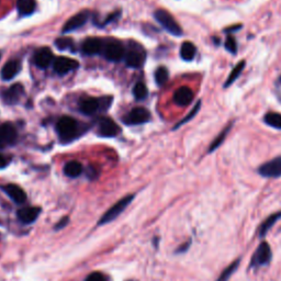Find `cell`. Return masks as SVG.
<instances>
[{
	"instance_id": "obj_1",
	"label": "cell",
	"mask_w": 281,
	"mask_h": 281,
	"mask_svg": "<svg viewBox=\"0 0 281 281\" xmlns=\"http://www.w3.org/2000/svg\"><path fill=\"white\" fill-rule=\"evenodd\" d=\"M56 130L62 140L69 142L78 135L79 126L77 121L70 117H63L56 125Z\"/></svg>"
},
{
	"instance_id": "obj_2",
	"label": "cell",
	"mask_w": 281,
	"mask_h": 281,
	"mask_svg": "<svg viewBox=\"0 0 281 281\" xmlns=\"http://www.w3.org/2000/svg\"><path fill=\"white\" fill-rule=\"evenodd\" d=\"M155 19L157 20V22L162 25V27L169 32L170 34L175 35V36H181L182 35V29L178 22L175 20L174 17H172L168 11L163 10V9H158L155 11Z\"/></svg>"
},
{
	"instance_id": "obj_3",
	"label": "cell",
	"mask_w": 281,
	"mask_h": 281,
	"mask_svg": "<svg viewBox=\"0 0 281 281\" xmlns=\"http://www.w3.org/2000/svg\"><path fill=\"white\" fill-rule=\"evenodd\" d=\"M133 198H134L133 195L126 196V197L122 198L121 200H119L116 204H113V206L109 210H108L104 215L101 216L99 222H98V224L99 225H105V224H107V223H110L113 220H116V218H118V216L123 212L124 209L131 203V201L133 200Z\"/></svg>"
},
{
	"instance_id": "obj_4",
	"label": "cell",
	"mask_w": 281,
	"mask_h": 281,
	"mask_svg": "<svg viewBox=\"0 0 281 281\" xmlns=\"http://www.w3.org/2000/svg\"><path fill=\"white\" fill-rule=\"evenodd\" d=\"M105 57L108 61L111 62H119L124 57L125 51L123 44L119 42L118 40H107L104 43V50H102Z\"/></svg>"
},
{
	"instance_id": "obj_5",
	"label": "cell",
	"mask_w": 281,
	"mask_h": 281,
	"mask_svg": "<svg viewBox=\"0 0 281 281\" xmlns=\"http://www.w3.org/2000/svg\"><path fill=\"white\" fill-rule=\"evenodd\" d=\"M272 257V253H271V248L269 246L268 243L264 242L258 246V248L256 250V252L254 253L252 260H251V268H257L267 266L268 264L270 263Z\"/></svg>"
},
{
	"instance_id": "obj_6",
	"label": "cell",
	"mask_w": 281,
	"mask_h": 281,
	"mask_svg": "<svg viewBox=\"0 0 281 281\" xmlns=\"http://www.w3.org/2000/svg\"><path fill=\"white\" fill-rule=\"evenodd\" d=\"M258 172L260 176L265 178L281 177V156H278L261 165L258 168Z\"/></svg>"
},
{
	"instance_id": "obj_7",
	"label": "cell",
	"mask_w": 281,
	"mask_h": 281,
	"mask_svg": "<svg viewBox=\"0 0 281 281\" xmlns=\"http://www.w3.org/2000/svg\"><path fill=\"white\" fill-rule=\"evenodd\" d=\"M151 119V113L145 108H134L129 113L126 114L123 119V122L125 124H142L148 122Z\"/></svg>"
},
{
	"instance_id": "obj_8",
	"label": "cell",
	"mask_w": 281,
	"mask_h": 281,
	"mask_svg": "<svg viewBox=\"0 0 281 281\" xmlns=\"http://www.w3.org/2000/svg\"><path fill=\"white\" fill-rule=\"evenodd\" d=\"M18 137V133L14 124L9 122L0 124V148H6L14 144Z\"/></svg>"
},
{
	"instance_id": "obj_9",
	"label": "cell",
	"mask_w": 281,
	"mask_h": 281,
	"mask_svg": "<svg viewBox=\"0 0 281 281\" xmlns=\"http://www.w3.org/2000/svg\"><path fill=\"white\" fill-rule=\"evenodd\" d=\"M78 67V62L69 57L65 56H60L54 60L53 62V68L54 72L59 75H65L72 70L76 69Z\"/></svg>"
},
{
	"instance_id": "obj_10",
	"label": "cell",
	"mask_w": 281,
	"mask_h": 281,
	"mask_svg": "<svg viewBox=\"0 0 281 281\" xmlns=\"http://www.w3.org/2000/svg\"><path fill=\"white\" fill-rule=\"evenodd\" d=\"M145 56H146V54L142 48L131 49L125 55L126 65L132 68L142 67L145 62Z\"/></svg>"
},
{
	"instance_id": "obj_11",
	"label": "cell",
	"mask_w": 281,
	"mask_h": 281,
	"mask_svg": "<svg viewBox=\"0 0 281 281\" xmlns=\"http://www.w3.org/2000/svg\"><path fill=\"white\" fill-rule=\"evenodd\" d=\"M89 16H90L89 15V11H81L79 14L72 17L65 23V25H64L63 32L64 33H67V32H72L81 28L82 25H85L86 22L88 21Z\"/></svg>"
},
{
	"instance_id": "obj_12",
	"label": "cell",
	"mask_w": 281,
	"mask_h": 281,
	"mask_svg": "<svg viewBox=\"0 0 281 281\" xmlns=\"http://www.w3.org/2000/svg\"><path fill=\"white\" fill-rule=\"evenodd\" d=\"M195 95L194 91L191 90L189 87H180L179 89H177L174 93V102L179 107H187L189 106L191 102L194 101Z\"/></svg>"
},
{
	"instance_id": "obj_13",
	"label": "cell",
	"mask_w": 281,
	"mask_h": 281,
	"mask_svg": "<svg viewBox=\"0 0 281 281\" xmlns=\"http://www.w3.org/2000/svg\"><path fill=\"white\" fill-rule=\"evenodd\" d=\"M98 132L101 136L105 137H113L120 132L118 124L110 118H104L98 126Z\"/></svg>"
},
{
	"instance_id": "obj_14",
	"label": "cell",
	"mask_w": 281,
	"mask_h": 281,
	"mask_svg": "<svg viewBox=\"0 0 281 281\" xmlns=\"http://www.w3.org/2000/svg\"><path fill=\"white\" fill-rule=\"evenodd\" d=\"M54 62L53 52L49 48L40 49L34 55V63L37 67L46 68L51 65V63Z\"/></svg>"
},
{
	"instance_id": "obj_15",
	"label": "cell",
	"mask_w": 281,
	"mask_h": 281,
	"mask_svg": "<svg viewBox=\"0 0 281 281\" xmlns=\"http://www.w3.org/2000/svg\"><path fill=\"white\" fill-rule=\"evenodd\" d=\"M104 41L98 37H89L82 43V52L86 55H97L104 50Z\"/></svg>"
},
{
	"instance_id": "obj_16",
	"label": "cell",
	"mask_w": 281,
	"mask_h": 281,
	"mask_svg": "<svg viewBox=\"0 0 281 281\" xmlns=\"http://www.w3.org/2000/svg\"><path fill=\"white\" fill-rule=\"evenodd\" d=\"M24 92V88L20 84H16L14 86H11L7 90L4 91L3 93V99L8 105H14L21 99Z\"/></svg>"
},
{
	"instance_id": "obj_17",
	"label": "cell",
	"mask_w": 281,
	"mask_h": 281,
	"mask_svg": "<svg viewBox=\"0 0 281 281\" xmlns=\"http://www.w3.org/2000/svg\"><path fill=\"white\" fill-rule=\"evenodd\" d=\"M40 208L27 207L19 210L17 212V216L19 220L24 223V224H31V223H33L37 219V216L40 215Z\"/></svg>"
},
{
	"instance_id": "obj_18",
	"label": "cell",
	"mask_w": 281,
	"mask_h": 281,
	"mask_svg": "<svg viewBox=\"0 0 281 281\" xmlns=\"http://www.w3.org/2000/svg\"><path fill=\"white\" fill-rule=\"evenodd\" d=\"M102 110L101 107V98L97 99V98H85L82 99L79 102V110L84 113L87 114V116H90V114H93L95 112H97L98 109Z\"/></svg>"
},
{
	"instance_id": "obj_19",
	"label": "cell",
	"mask_w": 281,
	"mask_h": 281,
	"mask_svg": "<svg viewBox=\"0 0 281 281\" xmlns=\"http://www.w3.org/2000/svg\"><path fill=\"white\" fill-rule=\"evenodd\" d=\"M21 70V63L17 60L9 61L5 64V66L2 69V78L4 80H11L20 73Z\"/></svg>"
},
{
	"instance_id": "obj_20",
	"label": "cell",
	"mask_w": 281,
	"mask_h": 281,
	"mask_svg": "<svg viewBox=\"0 0 281 281\" xmlns=\"http://www.w3.org/2000/svg\"><path fill=\"white\" fill-rule=\"evenodd\" d=\"M3 189L5 193L8 195L10 199L18 204H21L27 200V195H25L23 189L17 186V184L10 183V184H7V186H5Z\"/></svg>"
},
{
	"instance_id": "obj_21",
	"label": "cell",
	"mask_w": 281,
	"mask_h": 281,
	"mask_svg": "<svg viewBox=\"0 0 281 281\" xmlns=\"http://www.w3.org/2000/svg\"><path fill=\"white\" fill-rule=\"evenodd\" d=\"M280 219H281V212L273 213L270 216H268V218L263 223H261V225L259 226V229H258L259 238H265L266 234L269 232V229L272 228V226L276 224Z\"/></svg>"
},
{
	"instance_id": "obj_22",
	"label": "cell",
	"mask_w": 281,
	"mask_h": 281,
	"mask_svg": "<svg viewBox=\"0 0 281 281\" xmlns=\"http://www.w3.org/2000/svg\"><path fill=\"white\" fill-rule=\"evenodd\" d=\"M233 123L234 122H231V123H228L224 129H223L222 131H221V133L219 134L218 136H216L215 138H214V140L212 143L210 144V146H209V150H208V154H211V153L212 152H214L216 149H219L220 146L222 145V143L224 142L225 140V138H226V136L228 135V133H229V131H231V129H232V126H233Z\"/></svg>"
},
{
	"instance_id": "obj_23",
	"label": "cell",
	"mask_w": 281,
	"mask_h": 281,
	"mask_svg": "<svg viewBox=\"0 0 281 281\" xmlns=\"http://www.w3.org/2000/svg\"><path fill=\"white\" fill-rule=\"evenodd\" d=\"M17 8L20 15L30 16L31 14H33L36 8V2L35 0H18Z\"/></svg>"
},
{
	"instance_id": "obj_24",
	"label": "cell",
	"mask_w": 281,
	"mask_h": 281,
	"mask_svg": "<svg viewBox=\"0 0 281 281\" xmlns=\"http://www.w3.org/2000/svg\"><path fill=\"white\" fill-rule=\"evenodd\" d=\"M197 49L191 42H183L180 48V56L183 61L191 62L196 56Z\"/></svg>"
},
{
	"instance_id": "obj_25",
	"label": "cell",
	"mask_w": 281,
	"mask_h": 281,
	"mask_svg": "<svg viewBox=\"0 0 281 281\" xmlns=\"http://www.w3.org/2000/svg\"><path fill=\"white\" fill-rule=\"evenodd\" d=\"M245 65H246L245 61H241L240 63L236 64L235 67L233 68V70L231 72V74L228 75L227 79H226L225 82H224V88H227V87L231 86V85L233 84V82L240 77L241 74H242V72H243V70H244V68H245Z\"/></svg>"
},
{
	"instance_id": "obj_26",
	"label": "cell",
	"mask_w": 281,
	"mask_h": 281,
	"mask_svg": "<svg viewBox=\"0 0 281 281\" xmlns=\"http://www.w3.org/2000/svg\"><path fill=\"white\" fill-rule=\"evenodd\" d=\"M64 172H65L66 176L70 178H76L82 172V166L78 162L70 161L65 165V167H64Z\"/></svg>"
},
{
	"instance_id": "obj_27",
	"label": "cell",
	"mask_w": 281,
	"mask_h": 281,
	"mask_svg": "<svg viewBox=\"0 0 281 281\" xmlns=\"http://www.w3.org/2000/svg\"><path fill=\"white\" fill-rule=\"evenodd\" d=\"M264 121L267 125L273 129L281 130V114L277 112H268L264 117Z\"/></svg>"
},
{
	"instance_id": "obj_28",
	"label": "cell",
	"mask_w": 281,
	"mask_h": 281,
	"mask_svg": "<svg viewBox=\"0 0 281 281\" xmlns=\"http://www.w3.org/2000/svg\"><path fill=\"white\" fill-rule=\"evenodd\" d=\"M240 263H241V259H238V260L233 261L231 265H229L228 267H226L225 269L222 271L221 276L218 278V280H216V281H228L229 278H231L233 274H234V272L236 271V269H238V268H239Z\"/></svg>"
},
{
	"instance_id": "obj_29",
	"label": "cell",
	"mask_w": 281,
	"mask_h": 281,
	"mask_svg": "<svg viewBox=\"0 0 281 281\" xmlns=\"http://www.w3.org/2000/svg\"><path fill=\"white\" fill-rule=\"evenodd\" d=\"M168 78H169V73L167 68L161 66L156 69L155 81L158 86H164L166 84V81L168 80Z\"/></svg>"
},
{
	"instance_id": "obj_30",
	"label": "cell",
	"mask_w": 281,
	"mask_h": 281,
	"mask_svg": "<svg viewBox=\"0 0 281 281\" xmlns=\"http://www.w3.org/2000/svg\"><path fill=\"white\" fill-rule=\"evenodd\" d=\"M148 93H149L148 88H146V86L143 84V82H138V84H136L133 88V95L137 100L145 99L148 97Z\"/></svg>"
},
{
	"instance_id": "obj_31",
	"label": "cell",
	"mask_w": 281,
	"mask_h": 281,
	"mask_svg": "<svg viewBox=\"0 0 281 281\" xmlns=\"http://www.w3.org/2000/svg\"><path fill=\"white\" fill-rule=\"evenodd\" d=\"M200 107H201V100H198V102H197V105L194 107V109L191 110V112L188 114V116L184 118L183 120H181L179 123L178 124H176L175 125V127H174V130H177V129H179L180 127V125H182V124H184V123H187V122H189L190 120H193L197 114H198V112H199V110H200Z\"/></svg>"
},
{
	"instance_id": "obj_32",
	"label": "cell",
	"mask_w": 281,
	"mask_h": 281,
	"mask_svg": "<svg viewBox=\"0 0 281 281\" xmlns=\"http://www.w3.org/2000/svg\"><path fill=\"white\" fill-rule=\"evenodd\" d=\"M225 49L227 52H229L231 54L235 55V54H238V43H236L235 39L232 36V35H229L226 37V41H225Z\"/></svg>"
},
{
	"instance_id": "obj_33",
	"label": "cell",
	"mask_w": 281,
	"mask_h": 281,
	"mask_svg": "<svg viewBox=\"0 0 281 281\" xmlns=\"http://www.w3.org/2000/svg\"><path fill=\"white\" fill-rule=\"evenodd\" d=\"M55 45L59 48L60 50L64 51V50H68L74 45L73 40L68 39V37H62V39H57L55 42Z\"/></svg>"
},
{
	"instance_id": "obj_34",
	"label": "cell",
	"mask_w": 281,
	"mask_h": 281,
	"mask_svg": "<svg viewBox=\"0 0 281 281\" xmlns=\"http://www.w3.org/2000/svg\"><path fill=\"white\" fill-rule=\"evenodd\" d=\"M86 281H107V278L101 272H92L87 277Z\"/></svg>"
},
{
	"instance_id": "obj_35",
	"label": "cell",
	"mask_w": 281,
	"mask_h": 281,
	"mask_svg": "<svg viewBox=\"0 0 281 281\" xmlns=\"http://www.w3.org/2000/svg\"><path fill=\"white\" fill-rule=\"evenodd\" d=\"M8 164H9V159L6 156L0 154V168H5Z\"/></svg>"
},
{
	"instance_id": "obj_36",
	"label": "cell",
	"mask_w": 281,
	"mask_h": 281,
	"mask_svg": "<svg viewBox=\"0 0 281 281\" xmlns=\"http://www.w3.org/2000/svg\"><path fill=\"white\" fill-rule=\"evenodd\" d=\"M68 223V218H64V219H62V221L59 223V224H57L56 226H55V228L56 229H61L62 227H64L65 226L66 224Z\"/></svg>"
},
{
	"instance_id": "obj_37",
	"label": "cell",
	"mask_w": 281,
	"mask_h": 281,
	"mask_svg": "<svg viewBox=\"0 0 281 281\" xmlns=\"http://www.w3.org/2000/svg\"><path fill=\"white\" fill-rule=\"evenodd\" d=\"M279 82H280V85H281V76H280V78H279Z\"/></svg>"
},
{
	"instance_id": "obj_38",
	"label": "cell",
	"mask_w": 281,
	"mask_h": 281,
	"mask_svg": "<svg viewBox=\"0 0 281 281\" xmlns=\"http://www.w3.org/2000/svg\"><path fill=\"white\" fill-rule=\"evenodd\" d=\"M0 57H2V54H0Z\"/></svg>"
}]
</instances>
